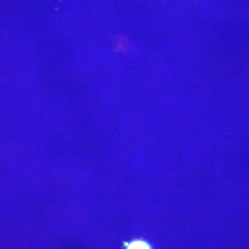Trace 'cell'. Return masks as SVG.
Returning a JSON list of instances; mask_svg holds the SVG:
<instances>
[{"mask_svg": "<svg viewBox=\"0 0 249 249\" xmlns=\"http://www.w3.org/2000/svg\"><path fill=\"white\" fill-rule=\"evenodd\" d=\"M126 249H152L151 245L142 240H135L127 243Z\"/></svg>", "mask_w": 249, "mask_h": 249, "instance_id": "obj_1", "label": "cell"}]
</instances>
